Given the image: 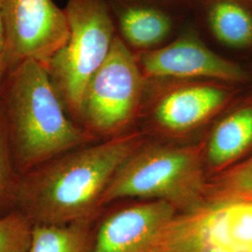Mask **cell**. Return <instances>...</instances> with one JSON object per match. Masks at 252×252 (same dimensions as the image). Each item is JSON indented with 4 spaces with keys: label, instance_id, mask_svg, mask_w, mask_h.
I'll use <instances>...</instances> for the list:
<instances>
[{
    "label": "cell",
    "instance_id": "obj_19",
    "mask_svg": "<svg viewBox=\"0 0 252 252\" xmlns=\"http://www.w3.org/2000/svg\"><path fill=\"white\" fill-rule=\"evenodd\" d=\"M8 71L7 66V35L4 17L3 0H0V88Z\"/></svg>",
    "mask_w": 252,
    "mask_h": 252
},
{
    "label": "cell",
    "instance_id": "obj_15",
    "mask_svg": "<svg viewBox=\"0 0 252 252\" xmlns=\"http://www.w3.org/2000/svg\"><path fill=\"white\" fill-rule=\"evenodd\" d=\"M218 207L224 234L234 252H252V200L225 202Z\"/></svg>",
    "mask_w": 252,
    "mask_h": 252
},
{
    "label": "cell",
    "instance_id": "obj_21",
    "mask_svg": "<svg viewBox=\"0 0 252 252\" xmlns=\"http://www.w3.org/2000/svg\"></svg>",
    "mask_w": 252,
    "mask_h": 252
},
{
    "label": "cell",
    "instance_id": "obj_4",
    "mask_svg": "<svg viewBox=\"0 0 252 252\" xmlns=\"http://www.w3.org/2000/svg\"><path fill=\"white\" fill-rule=\"evenodd\" d=\"M202 188L203 171L194 150L153 147L134 153L122 165L101 205L131 197L189 205L198 198Z\"/></svg>",
    "mask_w": 252,
    "mask_h": 252
},
{
    "label": "cell",
    "instance_id": "obj_3",
    "mask_svg": "<svg viewBox=\"0 0 252 252\" xmlns=\"http://www.w3.org/2000/svg\"><path fill=\"white\" fill-rule=\"evenodd\" d=\"M69 36L46 64L68 116L80 120L85 91L106 61L117 36L107 0H68L63 9Z\"/></svg>",
    "mask_w": 252,
    "mask_h": 252
},
{
    "label": "cell",
    "instance_id": "obj_14",
    "mask_svg": "<svg viewBox=\"0 0 252 252\" xmlns=\"http://www.w3.org/2000/svg\"><path fill=\"white\" fill-rule=\"evenodd\" d=\"M90 221L63 225L34 224L29 252H89Z\"/></svg>",
    "mask_w": 252,
    "mask_h": 252
},
{
    "label": "cell",
    "instance_id": "obj_10",
    "mask_svg": "<svg viewBox=\"0 0 252 252\" xmlns=\"http://www.w3.org/2000/svg\"><path fill=\"white\" fill-rule=\"evenodd\" d=\"M159 252H235L220 220L218 206L174 218L163 232Z\"/></svg>",
    "mask_w": 252,
    "mask_h": 252
},
{
    "label": "cell",
    "instance_id": "obj_12",
    "mask_svg": "<svg viewBox=\"0 0 252 252\" xmlns=\"http://www.w3.org/2000/svg\"><path fill=\"white\" fill-rule=\"evenodd\" d=\"M252 144V105H244L226 115L215 127L208 145V160L213 165H223Z\"/></svg>",
    "mask_w": 252,
    "mask_h": 252
},
{
    "label": "cell",
    "instance_id": "obj_1",
    "mask_svg": "<svg viewBox=\"0 0 252 252\" xmlns=\"http://www.w3.org/2000/svg\"><path fill=\"white\" fill-rule=\"evenodd\" d=\"M134 137L79 147L20 177L14 209L33 224L89 220L122 165L134 154Z\"/></svg>",
    "mask_w": 252,
    "mask_h": 252
},
{
    "label": "cell",
    "instance_id": "obj_2",
    "mask_svg": "<svg viewBox=\"0 0 252 252\" xmlns=\"http://www.w3.org/2000/svg\"><path fill=\"white\" fill-rule=\"evenodd\" d=\"M0 115L20 177L90 141L66 113L45 67L34 60L7 71Z\"/></svg>",
    "mask_w": 252,
    "mask_h": 252
},
{
    "label": "cell",
    "instance_id": "obj_13",
    "mask_svg": "<svg viewBox=\"0 0 252 252\" xmlns=\"http://www.w3.org/2000/svg\"><path fill=\"white\" fill-rule=\"evenodd\" d=\"M207 21L217 39L232 49L252 45V10L242 0H213Z\"/></svg>",
    "mask_w": 252,
    "mask_h": 252
},
{
    "label": "cell",
    "instance_id": "obj_9",
    "mask_svg": "<svg viewBox=\"0 0 252 252\" xmlns=\"http://www.w3.org/2000/svg\"><path fill=\"white\" fill-rule=\"evenodd\" d=\"M230 98L231 92L221 84L190 82L177 85L157 100L153 116L164 129L184 131L214 115Z\"/></svg>",
    "mask_w": 252,
    "mask_h": 252
},
{
    "label": "cell",
    "instance_id": "obj_18",
    "mask_svg": "<svg viewBox=\"0 0 252 252\" xmlns=\"http://www.w3.org/2000/svg\"><path fill=\"white\" fill-rule=\"evenodd\" d=\"M226 187L234 193L252 196V158L229 175Z\"/></svg>",
    "mask_w": 252,
    "mask_h": 252
},
{
    "label": "cell",
    "instance_id": "obj_11",
    "mask_svg": "<svg viewBox=\"0 0 252 252\" xmlns=\"http://www.w3.org/2000/svg\"><path fill=\"white\" fill-rule=\"evenodd\" d=\"M120 37L133 52L156 49L169 36L172 30L170 16L149 5H128L118 11Z\"/></svg>",
    "mask_w": 252,
    "mask_h": 252
},
{
    "label": "cell",
    "instance_id": "obj_17",
    "mask_svg": "<svg viewBox=\"0 0 252 252\" xmlns=\"http://www.w3.org/2000/svg\"><path fill=\"white\" fill-rule=\"evenodd\" d=\"M19 180L20 176L13 163L8 135L0 115V217L9 213V209H14Z\"/></svg>",
    "mask_w": 252,
    "mask_h": 252
},
{
    "label": "cell",
    "instance_id": "obj_7",
    "mask_svg": "<svg viewBox=\"0 0 252 252\" xmlns=\"http://www.w3.org/2000/svg\"><path fill=\"white\" fill-rule=\"evenodd\" d=\"M135 54L145 79H203L224 83H240L249 79L240 64L216 54L191 33L167 45Z\"/></svg>",
    "mask_w": 252,
    "mask_h": 252
},
{
    "label": "cell",
    "instance_id": "obj_6",
    "mask_svg": "<svg viewBox=\"0 0 252 252\" xmlns=\"http://www.w3.org/2000/svg\"><path fill=\"white\" fill-rule=\"evenodd\" d=\"M8 70L27 60L45 66L69 36L65 12L54 0H3Z\"/></svg>",
    "mask_w": 252,
    "mask_h": 252
},
{
    "label": "cell",
    "instance_id": "obj_5",
    "mask_svg": "<svg viewBox=\"0 0 252 252\" xmlns=\"http://www.w3.org/2000/svg\"><path fill=\"white\" fill-rule=\"evenodd\" d=\"M145 81L135 53L117 35L85 91L80 121L96 134L117 132L139 108Z\"/></svg>",
    "mask_w": 252,
    "mask_h": 252
},
{
    "label": "cell",
    "instance_id": "obj_20",
    "mask_svg": "<svg viewBox=\"0 0 252 252\" xmlns=\"http://www.w3.org/2000/svg\"><path fill=\"white\" fill-rule=\"evenodd\" d=\"M245 3H247L249 6L252 7V0H242Z\"/></svg>",
    "mask_w": 252,
    "mask_h": 252
},
{
    "label": "cell",
    "instance_id": "obj_8",
    "mask_svg": "<svg viewBox=\"0 0 252 252\" xmlns=\"http://www.w3.org/2000/svg\"><path fill=\"white\" fill-rule=\"evenodd\" d=\"M174 218V206L162 200L122 209L101 222L89 252H159Z\"/></svg>",
    "mask_w": 252,
    "mask_h": 252
},
{
    "label": "cell",
    "instance_id": "obj_16",
    "mask_svg": "<svg viewBox=\"0 0 252 252\" xmlns=\"http://www.w3.org/2000/svg\"><path fill=\"white\" fill-rule=\"evenodd\" d=\"M34 224L16 209L0 217V252H29Z\"/></svg>",
    "mask_w": 252,
    "mask_h": 252
}]
</instances>
